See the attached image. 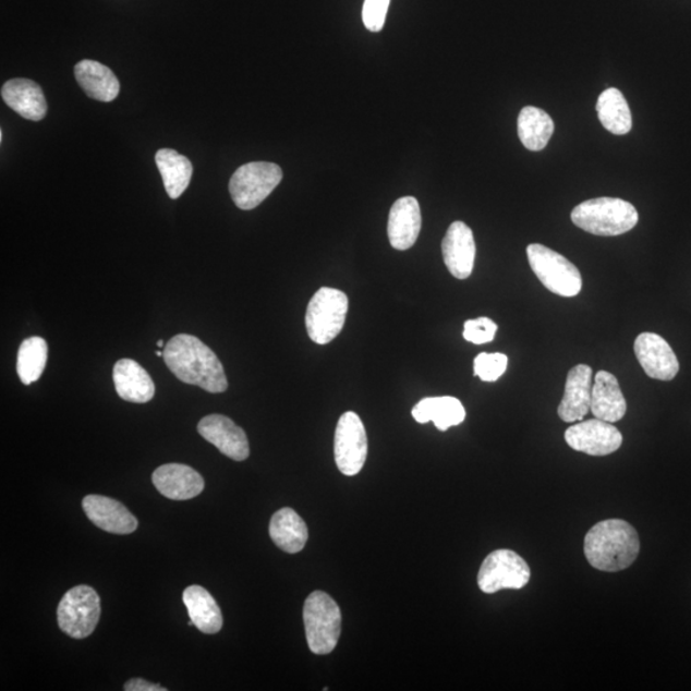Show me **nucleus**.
Here are the masks:
<instances>
[{"instance_id": "nucleus-1", "label": "nucleus", "mask_w": 691, "mask_h": 691, "mask_svg": "<svg viewBox=\"0 0 691 691\" xmlns=\"http://www.w3.org/2000/svg\"><path fill=\"white\" fill-rule=\"evenodd\" d=\"M165 360L175 377L210 393H222L228 380L222 363L207 344L195 336L178 335L165 348Z\"/></svg>"}, {"instance_id": "nucleus-2", "label": "nucleus", "mask_w": 691, "mask_h": 691, "mask_svg": "<svg viewBox=\"0 0 691 691\" xmlns=\"http://www.w3.org/2000/svg\"><path fill=\"white\" fill-rule=\"evenodd\" d=\"M641 553V540L628 521H601L586 533L584 554L592 568L617 572L630 568Z\"/></svg>"}, {"instance_id": "nucleus-3", "label": "nucleus", "mask_w": 691, "mask_h": 691, "mask_svg": "<svg viewBox=\"0 0 691 691\" xmlns=\"http://www.w3.org/2000/svg\"><path fill=\"white\" fill-rule=\"evenodd\" d=\"M572 223L595 237H619L632 230L639 215L634 205L616 197L591 198L571 213Z\"/></svg>"}, {"instance_id": "nucleus-4", "label": "nucleus", "mask_w": 691, "mask_h": 691, "mask_svg": "<svg viewBox=\"0 0 691 691\" xmlns=\"http://www.w3.org/2000/svg\"><path fill=\"white\" fill-rule=\"evenodd\" d=\"M304 623L308 648L318 656L334 652L342 630V614L325 592H313L305 601Z\"/></svg>"}, {"instance_id": "nucleus-5", "label": "nucleus", "mask_w": 691, "mask_h": 691, "mask_svg": "<svg viewBox=\"0 0 691 691\" xmlns=\"http://www.w3.org/2000/svg\"><path fill=\"white\" fill-rule=\"evenodd\" d=\"M526 253L531 268L547 290L563 298H575L582 291V275L565 256L541 244L529 245Z\"/></svg>"}, {"instance_id": "nucleus-6", "label": "nucleus", "mask_w": 691, "mask_h": 691, "mask_svg": "<svg viewBox=\"0 0 691 691\" xmlns=\"http://www.w3.org/2000/svg\"><path fill=\"white\" fill-rule=\"evenodd\" d=\"M348 311L349 299L344 292L322 287L307 305L305 323L311 340L318 344L332 342L343 329Z\"/></svg>"}, {"instance_id": "nucleus-7", "label": "nucleus", "mask_w": 691, "mask_h": 691, "mask_svg": "<svg viewBox=\"0 0 691 691\" xmlns=\"http://www.w3.org/2000/svg\"><path fill=\"white\" fill-rule=\"evenodd\" d=\"M281 167L269 161H252L241 166L230 180V194L241 210H253L281 183Z\"/></svg>"}, {"instance_id": "nucleus-8", "label": "nucleus", "mask_w": 691, "mask_h": 691, "mask_svg": "<svg viewBox=\"0 0 691 691\" xmlns=\"http://www.w3.org/2000/svg\"><path fill=\"white\" fill-rule=\"evenodd\" d=\"M58 625L73 639L90 637L100 619V598L89 585H78L63 595L58 606Z\"/></svg>"}, {"instance_id": "nucleus-9", "label": "nucleus", "mask_w": 691, "mask_h": 691, "mask_svg": "<svg viewBox=\"0 0 691 691\" xmlns=\"http://www.w3.org/2000/svg\"><path fill=\"white\" fill-rule=\"evenodd\" d=\"M531 577V568L523 557L511 549H497L483 561L477 573V585L487 594L523 590Z\"/></svg>"}, {"instance_id": "nucleus-10", "label": "nucleus", "mask_w": 691, "mask_h": 691, "mask_svg": "<svg viewBox=\"0 0 691 691\" xmlns=\"http://www.w3.org/2000/svg\"><path fill=\"white\" fill-rule=\"evenodd\" d=\"M367 458V437L362 419L354 411L338 421L335 435V459L338 470L346 476L362 472Z\"/></svg>"}, {"instance_id": "nucleus-11", "label": "nucleus", "mask_w": 691, "mask_h": 691, "mask_svg": "<svg viewBox=\"0 0 691 691\" xmlns=\"http://www.w3.org/2000/svg\"><path fill=\"white\" fill-rule=\"evenodd\" d=\"M622 435L613 423L599 421L582 422L565 432V440L573 451L591 456H607L616 452L622 445Z\"/></svg>"}, {"instance_id": "nucleus-12", "label": "nucleus", "mask_w": 691, "mask_h": 691, "mask_svg": "<svg viewBox=\"0 0 691 691\" xmlns=\"http://www.w3.org/2000/svg\"><path fill=\"white\" fill-rule=\"evenodd\" d=\"M634 351L639 364L646 376L658 380H672L680 371L678 357L671 346L656 334H642L637 337Z\"/></svg>"}, {"instance_id": "nucleus-13", "label": "nucleus", "mask_w": 691, "mask_h": 691, "mask_svg": "<svg viewBox=\"0 0 691 691\" xmlns=\"http://www.w3.org/2000/svg\"><path fill=\"white\" fill-rule=\"evenodd\" d=\"M197 432L220 452L234 461H245L250 454L246 433L225 415H209L202 419Z\"/></svg>"}, {"instance_id": "nucleus-14", "label": "nucleus", "mask_w": 691, "mask_h": 691, "mask_svg": "<svg viewBox=\"0 0 691 691\" xmlns=\"http://www.w3.org/2000/svg\"><path fill=\"white\" fill-rule=\"evenodd\" d=\"M446 267L458 279H466L473 274L476 245L472 228L464 222H453L443 241Z\"/></svg>"}, {"instance_id": "nucleus-15", "label": "nucleus", "mask_w": 691, "mask_h": 691, "mask_svg": "<svg viewBox=\"0 0 691 691\" xmlns=\"http://www.w3.org/2000/svg\"><path fill=\"white\" fill-rule=\"evenodd\" d=\"M592 367L580 364L568 374L566 379L565 393L560 407H558V416L565 423H575L583 421L591 411L592 401Z\"/></svg>"}, {"instance_id": "nucleus-16", "label": "nucleus", "mask_w": 691, "mask_h": 691, "mask_svg": "<svg viewBox=\"0 0 691 691\" xmlns=\"http://www.w3.org/2000/svg\"><path fill=\"white\" fill-rule=\"evenodd\" d=\"M84 511L94 525L112 534H131L138 526V521L121 502L116 499L90 495L84 498Z\"/></svg>"}, {"instance_id": "nucleus-17", "label": "nucleus", "mask_w": 691, "mask_h": 691, "mask_svg": "<svg viewBox=\"0 0 691 691\" xmlns=\"http://www.w3.org/2000/svg\"><path fill=\"white\" fill-rule=\"evenodd\" d=\"M422 230L421 205L413 196L401 197L389 211L388 239L400 252L413 247Z\"/></svg>"}, {"instance_id": "nucleus-18", "label": "nucleus", "mask_w": 691, "mask_h": 691, "mask_svg": "<svg viewBox=\"0 0 691 691\" xmlns=\"http://www.w3.org/2000/svg\"><path fill=\"white\" fill-rule=\"evenodd\" d=\"M153 483L161 495L173 501H186L204 490V480L193 468L167 464L153 473Z\"/></svg>"}, {"instance_id": "nucleus-19", "label": "nucleus", "mask_w": 691, "mask_h": 691, "mask_svg": "<svg viewBox=\"0 0 691 691\" xmlns=\"http://www.w3.org/2000/svg\"><path fill=\"white\" fill-rule=\"evenodd\" d=\"M7 106L28 121H41L47 116L48 105L41 87L28 78L7 81L2 87Z\"/></svg>"}, {"instance_id": "nucleus-20", "label": "nucleus", "mask_w": 691, "mask_h": 691, "mask_svg": "<svg viewBox=\"0 0 691 691\" xmlns=\"http://www.w3.org/2000/svg\"><path fill=\"white\" fill-rule=\"evenodd\" d=\"M591 411L594 417L613 424L627 414V400L614 374L605 371L595 374Z\"/></svg>"}, {"instance_id": "nucleus-21", "label": "nucleus", "mask_w": 691, "mask_h": 691, "mask_svg": "<svg viewBox=\"0 0 691 691\" xmlns=\"http://www.w3.org/2000/svg\"><path fill=\"white\" fill-rule=\"evenodd\" d=\"M113 380L117 393L124 401L145 403L156 395V385L149 373L135 360H120L114 365Z\"/></svg>"}, {"instance_id": "nucleus-22", "label": "nucleus", "mask_w": 691, "mask_h": 691, "mask_svg": "<svg viewBox=\"0 0 691 691\" xmlns=\"http://www.w3.org/2000/svg\"><path fill=\"white\" fill-rule=\"evenodd\" d=\"M75 76L87 97L99 101H113L121 86L112 70L99 62L84 60L76 64Z\"/></svg>"}, {"instance_id": "nucleus-23", "label": "nucleus", "mask_w": 691, "mask_h": 691, "mask_svg": "<svg viewBox=\"0 0 691 691\" xmlns=\"http://www.w3.org/2000/svg\"><path fill=\"white\" fill-rule=\"evenodd\" d=\"M191 622L204 634H217L223 628V617L211 594L201 585H191L182 595Z\"/></svg>"}, {"instance_id": "nucleus-24", "label": "nucleus", "mask_w": 691, "mask_h": 691, "mask_svg": "<svg viewBox=\"0 0 691 691\" xmlns=\"http://www.w3.org/2000/svg\"><path fill=\"white\" fill-rule=\"evenodd\" d=\"M413 416L417 423L433 422L440 432H446L464 422L466 411L454 397H426L413 409Z\"/></svg>"}, {"instance_id": "nucleus-25", "label": "nucleus", "mask_w": 691, "mask_h": 691, "mask_svg": "<svg viewBox=\"0 0 691 691\" xmlns=\"http://www.w3.org/2000/svg\"><path fill=\"white\" fill-rule=\"evenodd\" d=\"M269 535L278 548L292 555L301 553L308 538L305 521L289 507L274 514L270 520Z\"/></svg>"}, {"instance_id": "nucleus-26", "label": "nucleus", "mask_w": 691, "mask_h": 691, "mask_svg": "<svg viewBox=\"0 0 691 691\" xmlns=\"http://www.w3.org/2000/svg\"><path fill=\"white\" fill-rule=\"evenodd\" d=\"M156 163L168 196L175 201L190 185L194 171L193 165L189 158L173 149H160L156 154Z\"/></svg>"}, {"instance_id": "nucleus-27", "label": "nucleus", "mask_w": 691, "mask_h": 691, "mask_svg": "<svg viewBox=\"0 0 691 691\" xmlns=\"http://www.w3.org/2000/svg\"><path fill=\"white\" fill-rule=\"evenodd\" d=\"M555 132L554 120L543 109L525 107L518 119V134L528 150L541 151Z\"/></svg>"}, {"instance_id": "nucleus-28", "label": "nucleus", "mask_w": 691, "mask_h": 691, "mask_svg": "<svg viewBox=\"0 0 691 691\" xmlns=\"http://www.w3.org/2000/svg\"><path fill=\"white\" fill-rule=\"evenodd\" d=\"M597 113L603 128L614 135H627L632 128V117L627 99L620 90L609 87L599 95Z\"/></svg>"}, {"instance_id": "nucleus-29", "label": "nucleus", "mask_w": 691, "mask_h": 691, "mask_svg": "<svg viewBox=\"0 0 691 691\" xmlns=\"http://www.w3.org/2000/svg\"><path fill=\"white\" fill-rule=\"evenodd\" d=\"M48 362V343L35 336L21 343L17 355V373L22 384L31 386L39 380Z\"/></svg>"}, {"instance_id": "nucleus-30", "label": "nucleus", "mask_w": 691, "mask_h": 691, "mask_svg": "<svg viewBox=\"0 0 691 691\" xmlns=\"http://www.w3.org/2000/svg\"><path fill=\"white\" fill-rule=\"evenodd\" d=\"M509 365V357L504 354L482 352L474 360V374L483 381H496L501 378Z\"/></svg>"}, {"instance_id": "nucleus-31", "label": "nucleus", "mask_w": 691, "mask_h": 691, "mask_svg": "<svg viewBox=\"0 0 691 691\" xmlns=\"http://www.w3.org/2000/svg\"><path fill=\"white\" fill-rule=\"evenodd\" d=\"M498 326L489 318L468 320L464 326V338L474 344L489 343L495 340Z\"/></svg>"}, {"instance_id": "nucleus-32", "label": "nucleus", "mask_w": 691, "mask_h": 691, "mask_svg": "<svg viewBox=\"0 0 691 691\" xmlns=\"http://www.w3.org/2000/svg\"><path fill=\"white\" fill-rule=\"evenodd\" d=\"M389 3L391 0H365L363 22L367 31L379 33L384 28Z\"/></svg>"}, {"instance_id": "nucleus-33", "label": "nucleus", "mask_w": 691, "mask_h": 691, "mask_svg": "<svg viewBox=\"0 0 691 691\" xmlns=\"http://www.w3.org/2000/svg\"><path fill=\"white\" fill-rule=\"evenodd\" d=\"M124 690L126 691H167L166 688H161L158 683H151L144 679H132L124 683Z\"/></svg>"}, {"instance_id": "nucleus-34", "label": "nucleus", "mask_w": 691, "mask_h": 691, "mask_svg": "<svg viewBox=\"0 0 691 691\" xmlns=\"http://www.w3.org/2000/svg\"><path fill=\"white\" fill-rule=\"evenodd\" d=\"M157 346H158L159 350H160V349H163V350H165V348H166V346H165V341H163V340H159V341L157 342Z\"/></svg>"}, {"instance_id": "nucleus-35", "label": "nucleus", "mask_w": 691, "mask_h": 691, "mask_svg": "<svg viewBox=\"0 0 691 691\" xmlns=\"http://www.w3.org/2000/svg\"><path fill=\"white\" fill-rule=\"evenodd\" d=\"M156 355L159 356V357H165V350L163 351H161V350L156 351Z\"/></svg>"}]
</instances>
